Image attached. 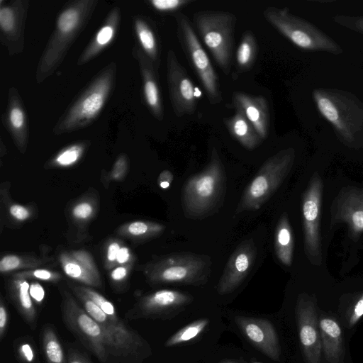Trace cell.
Returning <instances> with one entry per match:
<instances>
[{
    "instance_id": "6da1fadb",
    "label": "cell",
    "mask_w": 363,
    "mask_h": 363,
    "mask_svg": "<svg viewBox=\"0 0 363 363\" xmlns=\"http://www.w3.org/2000/svg\"><path fill=\"white\" fill-rule=\"evenodd\" d=\"M97 4L96 0L72 1L60 13L37 67L35 79L38 84L52 75L62 64L69 48L91 18Z\"/></svg>"
},
{
    "instance_id": "7a4b0ae2",
    "label": "cell",
    "mask_w": 363,
    "mask_h": 363,
    "mask_svg": "<svg viewBox=\"0 0 363 363\" xmlns=\"http://www.w3.org/2000/svg\"><path fill=\"white\" fill-rule=\"evenodd\" d=\"M226 191V174L216 148L208 164L190 177L182 192L184 215L190 219H203L215 213L223 204Z\"/></svg>"
},
{
    "instance_id": "3957f363",
    "label": "cell",
    "mask_w": 363,
    "mask_h": 363,
    "mask_svg": "<svg viewBox=\"0 0 363 363\" xmlns=\"http://www.w3.org/2000/svg\"><path fill=\"white\" fill-rule=\"evenodd\" d=\"M61 309L67 328L101 363H132L116 340L67 292L63 294Z\"/></svg>"
},
{
    "instance_id": "277c9868",
    "label": "cell",
    "mask_w": 363,
    "mask_h": 363,
    "mask_svg": "<svg viewBox=\"0 0 363 363\" xmlns=\"http://www.w3.org/2000/svg\"><path fill=\"white\" fill-rule=\"evenodd\" d=\"M116 69L112 62L99 73L59 118L55 135L82 129L97 118L115 86Z\"/></svg>"
},
{
    "instance_id": "5b68a950",
    "label": "cell",
    "mask_w": 363,
    "mask_h": 363,
    "mask_svg": "<svg viewBox=\"0 0 363 363\" xmlns=\"http://www.w3.org/2000/svg\"><path fill=\"white\" fill-rule=\"evenodd\" d=\"M236 20L235 15L227 11H203L193 15L199 36L226 75L232 66Z\"/></svg>"
},
{
    "instance_id": "8992f818",
    "label": "cell",
    "mask_w": 363,
    "mask_h": 363,
    "mask_svg": "<svg viewBox=\"0 0 363 363\" xmlns=\"http://www.w3.org/2000/svg\"><path fill=\"white\" fill-rule=\"evenodd\" d=\"M295 158L293 148L281 150L269 157L246 186L235 213L259 209L275 193L289 173Z\"/></svg>"
},
{
    "instance_id": "52a82bcc",
    "label": "cell",
    "mask_w": 363,
    "mask_h": 363,
    "mask_svg": "<svg viewBox=\"0 0 363 363\" xmlns=\"http://www.w3.org/2000/svg\"><path fill=\"white\" fill-rule=\"evenodd\" d=\"M263 15L270 25L302 50L342 52L341 48L330 37L310 22L291 13L287 8L269 6Z\"/></svg>"
},
{
    "instance_id": "ba28073f",
    "label": "cell",
    "mask_w": 363,
    "mask_h": 363,
    "mask_svg": "<svg viewBox=\"0 0 363 363\" xmlns=\"http://www.w3.org/2000/svg\"><path fill=\"white\" fill-rule=\"evenodd\" d=\"M211 257L191 252H179L162 257L152 264L148 272L152 282L193 286L205 284L211 272Z\"/></svg>"
},
{
    "instance_id": "9c48e42d",
    "label": "cell",
    "mask_w": 363,
    "mask_h": 363,
    "mask_svg": "<svg viewBox=\"0 0 363 363\" xmlns=\"http://www.w3.org/2000/svg\"><path fill=\"white\" fill-rule=\"evenodd\" d=\"M177 35L189 64L197 75L211 104L223 101L219 77L186 16L175 14Z\"/></svg>"
},
{
    "instance_id": "30bf717a",
    "label": "cell",
    "mask_w": 363,
    "mask_h": 363,
    "mask_svg": "<svg viewBox=\"0 0 363 363\" xmlns=\"http://www.w3.org/2000/svg\"><path fill=\"white\" fill-rule=\"evenodd\" d=\"M322 189L321 178L315 174L303 194L301 204L305 252L313 264L321 262L319 224Z\"/></svg>"
},
{
    "instance_id": "8fae6325",
    "label": "cell",
    "mask_w": 363,
    "mask_h": 363,
    "mask_svg": "<svg viewBox=\"0 0 363 363\" xmlns=\"http://www.w3.org/2000/svg\"><path fill=\"white\" fill-rule=\"evenodd\" d=\"M296 318L306 363H320L322 347L316 301L305 294L298 296Z\"/></svg>"
},
{
    "instance_id": "7c38bea8",
    "label": "cell",
    "mask_w": 363,
    "mask_h": 363,
    "mask_svg": "<svg viewBox=\"0 0 363 363\" xmlns=\"http://www.w3.org/2000/svg\"><path fill=\"white\" fill-rule=\"evenodd\" d=\"M167 80L170 103L177 117L193 114L197 107L194 84L174 50L167 55Z\"/></svg>"
},
{
    "instance_id": "4fadbf2b",
    "label": "cell",
    "mask_w": 363,
    "mask_h": 363,
    "mask_svg": "<svg viewBox=\"0 0 363 363\" xmlns=\"http://www.w3.org/2000/svg\"><path fill=\"white\" fill-rule=\"evenodd\" d=\"M257 255L252 238L241 242L230 256L217 285L220 295L235 291L245 279L254 266Z\"/></svg>"
},
{
    "instance_id": "5bb4252c",
    "label": "cell",
    "mask_w": 363,
    "mask_h": 363,
    "mask_svg": "<svg viewBox=\"0 0 363 363\" xmlns=\"http://www.w3.org/2000/svg\"><path fill=\"white\" fill-rule=\"evenodd\" d=\"M346 223L352 237L363 233V188H343L331 208V223Z\"/></svg>"
},
{
    "instance_id": "9a60e30c",
    "label": "cell",
    "mask_w": 363,
    "mask_h": 363,
    "mask_svg": "<svg viewBox=\"0 0 363 363\" xmlns=\"http://www.w3.org/2000/svg\"><path fill=\"white\" fill-rule=\"evenodd\" d=\"M193 300L186 293L171 289H161L143 298L127 313L129 319L161 316L184 306Z\"/></svg>"
},
{
    "instance_id": "2e32d148",
    "label": "cell",
    "mask_w": 363,
    "mask_h": 363,
    "mask_svg": "<svg viewBox=\"0 0 363 363\" xmlns=\"http://www.w3.org/2000/svg\"><path fill=\"white\" fill-rule=\"evenodd\" d=\"M240 330L260 351L270 359L279 361L280 347L275 328L266 319L238 316L235 318Z\"/></svg>"
},
{
    "instance_id": "e0dca14e",
    "label": "cell",
    "mask_w": 363,
    "mask_h": 363,
    "mask_svg": "<svg viewBox=\"0 0 363 363\" xmlns=\"http://www.w3.org/2000/svg\"><path fill=\"white\" fill-rule=\"evenodd\" d=\"M28 5L25 1H13L0 7L1 41L11 54L22 46Z\"/></svg>"
},
{
    "instance_id": "ac0fdd59",
    "label": "cell",
    "mask_w": 363,
    "mask_h": 363,
    "mask_svg": "<svg viewBox=\"0 0 363 363\" xmlns=\"http://www.w3.org/2000/svg\"><path fill=\"white\" fill-rule=\"evenodd\" d=\"M133 55L138 62L147 106L156 119L162 121L164 118V108L157 69L140 48L135 47Z\"/></svg>"
},
{
    "instance_id": "d6986e66",
    "label": "cell",
    "mask_w": 363,
    "mask_h": 363,
    "mask_svg": "<svg viewBox=\"0 0 363 363\" xmlns=\"http://www.w3.org/2000/svg\"><path fill=\"white\" fill-rule=\"evenodd\" d=\"M2 122L17 147L24 152L28 139V123L23 103L15 87L9 89L7 108L2 116Z\"/></svg>"
},
{
    "instance_id": "ffe728a7",
    "label": "cell",
    "mask_w": 363,
    "mask_h": 363,
    "mask_svg": "<svg viewBox=\"0 0 363 363\" xmlns=\"http://www.w3.org/2000/svg\"><path fill=\"white\" fill-rule=\"evenodd\" d=\"M235 108L240 109L252 124L262 140L269 134L270 113L267 99L242 91H234L232 96Z\"/></svg>"
},
{
    "instance_id": "44dd1931",
    "label": "cell",
    "mask_w": 363,
    "mask_h": 363,
    "mask_svg": "<svg viewBox=\"0 0 363 363\" xmlns=\"http://www.w3.org/2000/svg\"><path fill=\"white\" fill-rule=\"evenodd\" d=\"M322 353L329 363H342L345 356L344 339L338 322L330 316L318 318Z\"/></svg>"
},
{
    "instance_id": "7402d4cb",
    "label": "cell",
    "mask_w": 363,
    "mask_h": 363,
    "mask_svg": "<svg viewBox=\"0 0 363 363\" xmlns=\"http://www.w3.org/2000/svg\"><path fill=\"white\" fill-rule=\"evenodd\" d=\"M121 10L118 6L113 8L107 15L104 24L79 55L77 65L89 62L99 55L113 41L120 26Z\"/></svg>"
},
{
    "instance_id": "603a6c76",
    "label": "cell",
    "mask_w": 363,
    "mask_h": 363,
    "mask_svg": "<svg viewBox=\"0 0 363 363\" xmlns=\"http://www.w3.org/2000/svg\"><path fill=\"white\" fill-rule=\"evenodd\" d=\"M61 258L65 273L70 278L88 286L101 285L99 274L94 264L84 252H76L73 255Z\"/></svg>"
},
{
    "instance_id": "cb8c5ba5",
    "label": "cell",
    "mask_w": 363,
    "mask_h": 363,
    "mask_svg": "<svg viewBox=\"0 0 363 363\" xmlns=\"http://www.w3.org/2000/svg\"><path fill=\"white\" fill-rule=\"evenodd\" d=\"M223 121L231 136L245 148L252 150L261 144L262 139L240 109L235 108V113Z\"/></svg>"
},
{
    "instance_id": "d4e9b609",
    "label": "cell",
    "mask_w": 363,
    "mask_h": 363,
    "mask_svg": "<svg viewBox=\"0 0 363 363\" xmlns=\"http://www.w3.org/2000/svg\"><path fill=\"white\" fill-rule=\"evenodd\" d=\"M274 251L279 262L290 267L293 259L294 236L292 229L286 213L279 218L274 231Z\"/></svg>"
},
{
    "instance_id": "484cf974",
    "label": "cell",
    "mask_w": 363,
    "mask_h": 363,
    "mask_svg": "<svg viewBox=\"0 0 363 363\" xmlns=\"http://www.w3.org/2000/svg\"><path fill=\"white\" fill-rule=\"evenodd\" d=\"M30 284L22 278L13 281L11 296L25 321L34 329L37 324V313L29 292Z\"/></svg>"
},
{
    "instance_id": "4316f807",
    "label": "cell",
    "mask_w": 363,
    "mask_h": 363,
    "mask_svg": "<svg viewBox=\"0 0 363 363\" xmlns=\"http://www.w3.org/2000/svg\"><path fill=\"white\" fill-rule=\"evenodd\" d=\"M133 23L141 50L158 69L160 50L157 36L153 28L143 18L139 16L134 17Z\"/></svg>"
},
{
    "instance_id": "83f0119b",
    "label": "cell",
    "mask_w": 363,
    "mask_h": 363,
    "mask_svg": "<svg viewBox=\"0 0 363 363\" xmlns=\"http://www.w3.org/2000/svg\"><path fill=\"white\" fill-rule=\"evenodd\" d=\"M258 52V46L254 33L246 30L242 33L236 51V67L239 73L248 71L254 65Z\"/></svg>"
},
{
    "instance_id": "f1b7e54d",
    "label": "cell",
    "mask_w": 363,
    "mask_h": 363,
    "mask_svg": "<svg viewBox=\"0 0 363 363\" xmlns=\"http://www.w3.org/2000/svg\"><path fill=\"white\" fill-rule=\"evenodd\" d=\"M42 344L47 363H67L60 340L52 327L43 328Z\"/></svg>"
},
{
    "instance_id": "f546056e",
    "label": "cell",
    "mask_w": 363,
    "mask_h": 363,
    "mask_svg": "<svg viewBox=\"0 0 363 363\" xmlns=\"http://www.w3.org/2000/svg\"><path fill=\"white\" fill-rule=\"evenodd\" d=\"M208 323L209 320L206 318L191 323L172 335L167 340L165 346L173 347L194 339L204 330Z\"/></svg>"
},
{
    "instance_id": "4dcf8cb0",
    "label": "cell",
    "mask_w": 363,
    "mask_h": 363,
    "mask_svg": "<svg viewBox=\"0 0 363 363\" xmlns=\"http://www.w3.org/2000/svg\"><path fill=\"white\" fill-rule=\"evenodd\" d=\"M86 143H77L62 149L52 159V164L58 167H68L76 163L82 156Z\"/></svg>"
},
{
    "instance_id": "1f68e13d",
    "label": "cell",
    "mask_w": 363,
    "mask_h": 363,
    "mask_svg": "<svg viewBox=\"0 0 363 363\" xmlns=\"http://www.w3.org/2000/svg\"><path fill=\"white\" fill-rule=\"evenodd\" d=\"M14 350L21 363H39L35 346L30 337H21L14 341Z\"/></svg>"
},
{
    "instance_id": "d6a6232c",
    "label": "cell",
    "mask_w": 363,
    "mask_h": 363,
    "mask_svg": "<svg viewBox=\"0 0 363 363\" xmlns=\"http://www.w3.org/2000/svg\"><path fill=\"white\" fill-rule=\"evenodd\" d=\"M165 227L160 223L145 221H135L130 223L127 230L135 237H154L161 234Z\"/></svg>"
},
{
    "instance_id": "836d02e7",
    "label": "cell",
    "mask_w": 363,
    "mask_h": 363,
    "mask_svg": "<svg viewBox=\"0 0 363 363\" xmlns=\"http://www.w3.org/2000/svg\"><path fill=\"white\" fill-rule=\"evenodd\" d=\"M75 288L95 303L111 318L113 320L121 319L117 315L113 304L101 294L89 287L77 286Z\"/></svg>"
},
{
    "instance_id": "e575fe53",
    "label": "cell",
    "mask_w": 363,
    "mask_h": 363,
    "mask_svg": "<svg viewBox=\"0 0 363 363\" xmlns=\"http://www.w3.org/2000/svg\"><path fill=\"white\" fill-rule=\"evenodd\" d=\"M191 2V1L189 0H150L147 1L152 8L162 13L177 11Z\"/></svg>"
},
{
    "instance_id": "d590c367",
    "label": "cell",
    "mask_w": 363,
    "mask_h": 363,
    "mask_svg": "<svg viewBox=\"0 0 363 363\" xmlns=\"http://www.w3.org/2000/svg\"><path fill=\"white\" fill-rule=\"evenodd\" d=\"M363 316V292L359 294L348 308L345 314V323L348 328L354 326Z\"/></svg>"
},
{
    "instance_id": "8d00e7d4",
    "label": "cell",
    "mask_w": 363,
    "mask_h": 363,
    "mask_svg": "<svg viewBox=\"0 0 363 363\" xmlns=\"http://www.w3.org/2000/svg\"><path fill=\"white\" fill-rule=\"evenodd\" d=\"M334 21L344 27L363 33V16H336Z\"/></svg>"
},
{
    "instance_id": "74e56055",
    "label": "cell",
    "mask_w": 363,
    "mask_h": 363,
    "mask_svg": "<svg viewBox=\"0 0 363 363\" xmlns=\"http://www.w3.org/2000/svg\"><path fill=\"white\" fill-rule=\"evenodd\" d=\"M17 278H35L44 281H56L60 278V275L47 269H36L29 272H22L16 274Z\"/></svg>"
},
{
    "instance_id": "f35d334b",
    "label": "cell",
    "mask_w": 363,
    "mask_h": 363,
    "mask_svg": "<svg viewBox=\"0 0 363 363\" xmlns=\"http://www.w3.org/2000/svg\"><path fill=\"white\" fill-rule=\"evenodd\" d=\"M19 257L13 255L4 256L0 261V272H7L14 270L22 264Z\"/></svg>"
},
{
    "instance_id": "ab89813d",
    "label": "cell",
    "mask_w": 363,
    "mask_h": 363,
    "mask_svg": "<svg viewBox=\"0 0 363 363\" xmlns=\"http://www.w3.org/2000/svg\"><path fill=\"white\" fill-rule=\"evenodd\" d=\"M92 212V206L86 202L77 204L72 211L74 216L79 219H86L89 218L91 215Z\"/></svg>"
},
{
    "instance_id": "60d3db41",
    "label": "cell",
    "mask_w": 363,
    "mask_h": 363,
    "mask_svg": "<svg viewBox=\"0 0 363 363\" xmlns=\"http://www.w3.org/2000/svg\"><path fill=\"white\" fill-rule=\"evenodd\" d=\"M9 315L3 300L0 302V340H2L7 330Z\"/></svg>"
},
{
    "instance_id": "b9f144b4",
    "label": "cell",
    "mask_w": 363,
    "mask_h": 363,
    "mask_svg": "<svg viewBox=\"0 0 363 363\" xmlns=\"http://www.w3.org/2000/svg\"><path fill=\"white\" fill-rule=\"evenodd\" d=\"M30 295L36 303H40L45 298V290L38 283H32L29 289Z\"/></svg>"
},
{
    "instance_id": "7bdbcfd3",
    "label": "cell",
    "mask_w": 363,
    "mask_h": 363,
    "mask_svg": "<svg viewBox=\"0 0 363 363\" xmlns=\"http://www.w3.org/2000/svg\"><path fill=\"white\" fill-rule=\"evenodd\" d=\"M9 211L11 215L18 220H24L27 219L30 215L27 208L18 204L12 205L9 208Z\"/></svg>"
},
{
    "instance_id": "ee69618b",
    "label": "cell",
    "mask_w": 363,
    "mask_h": 363,
    "mask_svg": "<svg viewBox=\"0 0 363 363\" xmlns=\"http://www.w3.org/2000/svg\"><path fill=\"white\" fill-rule=\"evenodd\" d=\"M174 179V175L169 170L165 169L161 172L158 177L157 182L162 189H167Z\"/></svg>"
},
{
    "instance_id": "f6af8a7d",
    "label": "cell",
    "mask_w": 363,
    "mask_h": 363,
    "mask_svg": "<svg viewBox=\"0 0 363 363\" xmlns=\"http://www.w3.org/2000/svg\"><path fill=\"white\" fill-rule=\"evenodd\" d=\"M67 363H91L82 353L75 350H70L69 352Z\"/></svg>"
},
{
    "instance_id": "bcb514c9",
    "label": "cell",
    "mask_w": 363,
    "mask_h": 363,
    "mask_svg": "<svg viewBox=\"0 0 363 363\" xmlns=\"http://www.w3.org/2000/svg\"><path fill=\"white\" fill-rule=\"evenodd\" d=\"M120 248V245L116 242H113L108 245L107 249L106 258L109 262H113L114 261H116V257Z\"/></svg>"
},
{
    "instance_id": "7dc6e473",
    "label": "cell",
    "mask_w": 363,
    "mask_h": 363,
    "mask_svg": "<svg viewBox=\"0 0 363 363\" xmlns=\"http://www.w3.org/2000/svg\"><path fill=\"white\" fill-rule=\"evenodd\" d=\"M127 273V269L125 267H118L112 271L111 277L113 280L119 281L125 279Z\"/></svg>"
},
{
    "instance_id": "c3c4849f",
    "label": "cell",
    "mask_w": 363,
    "mask_h": 363,
    "mask_svg": "<svg viewBox=\"0 0 363 363\" xmlns=\"http://www.w3.org/2000/svg\"><path fill=\"white\" fill-rule=\"evenodd\" d=\"M130 259L129 250L125 247H121L117 257L116 262L119 264H124Z\"/></svg>"
},
{
    "instance_id": "681fc988",
    "label": "cell",
    "mask_w": 363,
    "mask_h": 363,
    "mask_svg": "<svg viewBox=\"0 0 363 363\" xmlns=\"http://www.w3.org/2000/svg\"><path fill=\"white\" fill-rule=\"evenodd\" d=\"M223 363H237V362H232V361H228V362H225Z\"/></svg>"
},
{
    "instance_id": "f907efd6",
    "label": "cell",
    "mask_w": 363,
    "mask_h": 363,
    "mask_svg": "<svg viewBox=\"0 0 363 363\" xmlns=\"http://www.w3.org/2000/svg\"><path fill=\"white\" fill-rule=\"evenodd\" d=\"M255 363H257V362H255Z\"/></svg>"
}]
</instances>
